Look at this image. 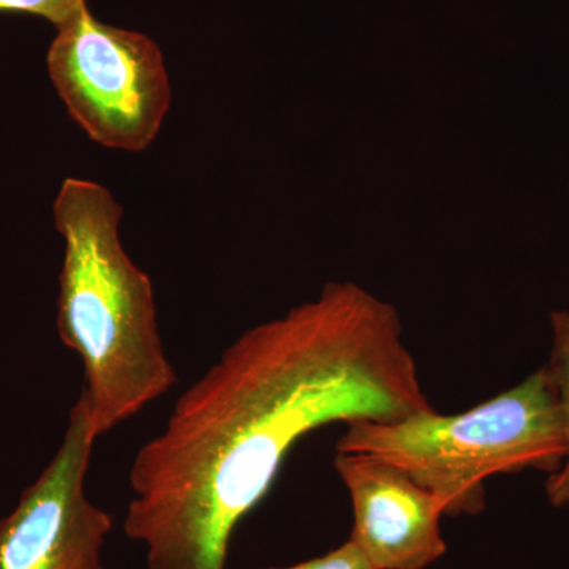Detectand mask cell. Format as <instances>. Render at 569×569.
Listing matches in <instances>:
<instances>
[{
    "label": "cell",
    "instance_id": "1",
    "mask_svg": "<svg viewBox=\"0 0 569 569\" xmlns=\"http://www.w3.org/2000/svg\"><path fill=\"white\" fill-rule=\"evenodd\" d=\"M432 410L396 307L328 283L242 332L176 400L134 456L123 533L148 569H227L236 529L307 433Z\"/></svg>",
    "mask_w": 569,
    "mask_h": 569
},
{
    "label": "cell",
    "instance_id": "2",
    "mask_svg": "<svg viewBox=\"0 0 569 569\" xmlns=\"http://www.w3.org/2000/svg\"><path fill=\"white\" fill-rule=\"evenodd\" d=\"M123 209L110 190L69 178L54 201L66 242L58 332L84 369L82 399L97 436L137 417L178 381L157 325L151 277L119 238Z\"/></svg>",
    "mask_w": 569,
    "mask_h": 569
},
{
    "label": "cell",
    "instance_id": "3",
    "mask_svg": "<svg viewBox=\"0 0 569 569\" xmlns=\"http://www.w3.org/2000/svg\"><path fill=\"white\" fill-rule=\"evenodd\" d=\"M567 436L548 370L458 415L436 410L391 422L355 421L339 452H366L402 468L443 503L445 515H479L485 482L523 470L556 473Z\"/></svg>",
    "mask_w": 569,
    "mask_h": 569
},
{
    "label": "cell",
    "instance_id": "4",
    "mask_svg": "<svg viewBox=\"0 0 569 569\" xmlns=\"http://www.w3.org/2000/svg\"><path fill=\"white\" fill-rule=\"evenodd\" d=\"M48 73L71 119L104 148L141 152L170 110L162 51L140 32L96 20L84 7L58 29Z\"/></svg>",
    "mask_w": 569,
    "mask_h": 569
},
{
    "label": "cell",
    "instance_id": "5",
    "mask_svg": "<svg viewBox=\"0 0 569 569\" xmlns=\"http://www.w3.org/2000/svg\"><path fill=\"white\" fill-rule=\"evenodd\" d=\"M97 438L80 396L50 466L0 519V569H107L103 548L112 518L86 496Z\"/></svg>",
    "mask_w": 569,
    "mask_h": 569
},
{
    "label": "cell",
    "instance_id": "6",
    "mask_svg": "<svg viewBox=\"0 0 569 569\" xmlns=\"http://www.w3.org/2000/svg\"><path fill=\"white\" fill-rule=\"evenodd\" d=\"M335 468L350 493L351 541L377 569H425L447 552L443 503L402 468L366 452H339Z\"/></svg>",
    "mask_w": 569,
    "mask_h": 569
},
{
    "label": "cell",
    "instance_id": "7",
    "mask_svg": "<svg viewBox=\"0 0 569 569\" xmlns=\"http://www.w3.org/2000/svg\"><path fill=\"white\" fill-rule=\"evenodd\" d=\"M550 328L552 350L545 369L548 370L550 383L559 402L568 449L559 470L549 475L546 493L552 507L565 508L569 507V313L553 312L550 316Z\"/></svg>",
    "mask_w": 569,
    "mask_h": 569
},
{
    "label": "cell",
    "instance_id": "8",
    "mask_svg": "<svg viewBox=\"0 0 569 569\" xmlns=\"http://www.w3.org/2000/svg\"><path fill=\"white\" fill-rule=\"evenodd\" d=\"M86 6V0H0V13L36 14L59 29L73 20Z\"/></svg>",
    "mask_w": 569,
    "mask_h": 569
},
{
    "label": "cell",
    "instance_id": "9",
    "mask_svg": "<svg viewBox=\"0 0 569 569\" xmlns=\"http://www.w3.org/2000/svg\"><path fill=\"white\" fill-rule=\"evenodd\" d=\"M261 569H377L367 559L366 553L362 552L351 539L343 542L339 548L325 553V556L316 557L302 561V563L291 565L284 568H261Z\"/></svg>",
    "mask_w": 569,
    "mask_h": 569
}]
</instances>
